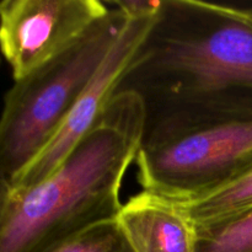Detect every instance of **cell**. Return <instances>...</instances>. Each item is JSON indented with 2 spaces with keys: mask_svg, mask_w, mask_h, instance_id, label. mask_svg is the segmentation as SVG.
<instances>
[{
  "mask_svg": "<svg viewBox=\"0 0 252 252\" xmlns=\"http://www.w3.org/2000/svg\"><path fill=\"white\" fill-rule=\"evenodd\" d=\"M121 90L143 98L147 122L171 116L252 120V7L161 1Z\"/></svg>",
  "mask_w": 252,
  "mask_h": 252,
  "instance_id": "obj_1",
  "label": "cell"
},
{
  "mask_svg": "<svg viewBox=\"0 0 252 252\" xmlns=\"http://www.w3.org/2000/svg\"><path fill=\"white\" fill-rule=\"evenodd\" d=\"M147 111L121 90L61 166L29 189H11L0 218V252H51L115 220L126 172L137 159Z\"/></svg>",
  "mask_w": 252,
  "mask_h": 252,
  "instance_id": "obj_2",
  "label": "cell"
},
{
  "mask_svg": "<svg viewBox=\"0 0 252 252\" xmlns=\"http://www.w3.org/2000/svg\"><path fill=\"white\" fill-rule=\"evenodd\" d=\"M127 19L112 5L70 48L15 81L0 116V179L11 184L51 142Z\"/></svg>",
  "mask_w": 252,
  "mask_h": 252,
  "instance_id": "obj_3",
  "label": "cell"
},
{
  "mask_svg": "<svg viewBox=\"0 0 252 252\" xmlns=\"http://www.w3.org/2000/svg\"><path fill=\"white\" fill-rule=\"evenodd\" d=\"M135 164L143 191L189 201L252 165V120L171 116L149 121Z\"/></svg>",
  "mask_w": 252,
  "mask_h": 252,
  "instance_id": "obj_4",
  "label": "cell"
},
{
  "mask_svg": "<svg viewBox=\"0 0 252 252\" xmlns=\"http://www.w3.org/2000/svg\"><path fill=\"white\" fill-rule=\"evenodd\" d=\"M108 11L98 0L0 1V49L15 81L64 53Z\"/></svg>",
  "mask_w": 252,
  "mask_h": 252,
  "instance_id": "obj_5",
  "label": "cell"
},
{
  "mask_svg": "<svg viewBox=\"0 0 252 252\" xmlns=\"http://www.w3.org/2000/svg\"><path fill=\"white\" fill-rule=\"evenodd\" d=\"M157 12L127 16L122 32L79 96L62 127L46 148L12 180L11 189H29L51 176L84 135L96 125L117 94Z\"/></svg>",
  "mask_w": 252,
  "mask_h": 252,
  "instance_id": "obj_6",
  "label": "cell"
},
{
  "mask_svg": "<svg viewBox=\"0 0 252 252\" xmlns=\"http://www.w3.org/2000/svg\"><path fill=\"white\" fill-rule=\"evenodd\" d=\"M116 221L133 252H196V226L174 199L142 191Z\"/></svg>",
  "mask_w": 252,
  "mask_h": 252,
  "instance_id": "obj_7",
  "label": "cell"
},
{
  "mask_svg": "<svg viewBox=\"0 0 252 252\" xmlns=\"http://www.w3.org/2000/svg\"><path fill=\"white\" fill-rule=\"evenodd\" d=\"M196 228L216 224L252 207V165L223 186L189 201H176Z\"/></svg>",
  "mask_w": 252,
  "mask_h": 252,
  "instance_id": "obj_8",
  "label": "cell"
},
{
  "mask_svg": "<svg viewBox=\"0 0 252 252\" xmlns=\"http://www.w3.org/2000/svg\"><path fill=\"white\" fill-rule=\"evenodd\" d=\"M196 252H252V207L216 224L196 228Z\"/></svg>",
  "mask_w": 252,
  "mask_h": 252,
  "instance_id": "obj_9",
  "label": "cell"
},
{
  "mask_svg": "<svg viewBox=\"0 0 252 252\" xmlns=\"http://www.w3.org/2000/svg\"><path fill=\"white\" fill-rule=\"evenodd\" d=\"M51 252H133L117 221L95 225Z\"/></svg>",
  "mask_w": 252,
  "mask_h": 252,
  "instance_id": "obj_10",
  "label": "cell"
},
{
  "mask_svg": "<svg viewBox=\"0 0 252 252\" xmlns=\"http://www.w3.org/2000/svg\"><path fill=\"white\" fill-rule=\"evenodd\" d=\"M10 193V185L6 181H4L2 179H0V218H1L2 211L5 208V204H6L7 197Z\"/></svg>",
  "mask_w": 252,
  "mask_h": 252,
  "instance_id": "obj_11",
  "label": "cell"
}]
</instances>
